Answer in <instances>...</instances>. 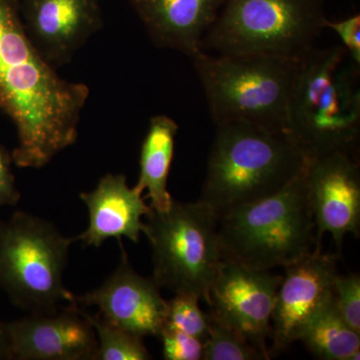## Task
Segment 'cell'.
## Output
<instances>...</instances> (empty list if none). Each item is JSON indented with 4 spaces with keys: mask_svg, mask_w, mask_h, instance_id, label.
<instances>
[{
    "mask_svg": "<svg viewBox=\"0 0 360 360\" xmlns=\"http://www.w3.org/2000/svg\"><path fill=\"white\" fill-rule=\"evenodd\" d=\"M89 89L63 79L26 32L18 0H0V108L13 120L21 168H41L70 148Z\"/></svg>",
    "mask_w": 360,
    "mask_h": 360,
    "instance_id": "1",
    "label": "cell"
},
{
    "mask_svg": "<svg viewBox=\"0 0 360 360\" xmlns=\"http://www.w3.org/2000/svg\"><path fill=\"white\" fill-rule=\"evenodd\" d=\"M217 127L200 200L219 217L278 193L309 167V153L285 132L243 122Z\"/></svg>",
    "mask_w": 360,
    "mask_h": 360,
    "instance_id": "2",
    "label": "cell"
},
{
    "mask_svg": "<svg viewBox=\"0 0 360 360\" xmlns=\"http://www.w3.org/2000/svg\"><path fill=\"white\" fill-rule=\"evenodd\" d=\"M359 65L342 45L312 49L297 61L288 105V134L310 158L359 156Z\"/></svg>",
    "mask_w": 360,
    "mask_h": 360,
    "instance_id": "3",
    "label": "cell"
},
{
    "mask_svg": "<svg viewBox=\"0 0 360 360\" xmlns=\"http://www.w3.org/2000/svg\"><path fill=\"white\" fill-rule=\"evenodd\" d=\"M219 240L224 259L257 269L285 267L309 255L317 239L307 170L278 193L220 215Z\"/></svg>",
    "mask_w": 360,
    "mask_h": 360,
    "instance_id": "4",
    "label": "cell"
},
{
    "mask_svg": "<svg viewBox=\"0 0 360 360\" xmlns=\"http://www.w3.org/2000/svg\"><path fill=\"white\" fill-rule=\"evenodd\" d=\"M193 60L215 124L243 122L288 134V105L298 60L203 51Z\"/></svg>",
    "mask_w": 360,
    "mask_h": 360,
    "instance_id": "5",
    "label": "cell"
},
{
    "mask_svg": "<svg viewBox=\"0 0 360 360\" xmlns=\"http://www.w3.org/2000/svg\"><path fill=\"white\" fill-rule=\"evenodd\" d=\"M322 0H225L201 51L300 60L326 27Z\"/></svg>",
    "mask_w": 360,
    "mask_h": 360,
    "instance_id": "6",
    "label": "cell"
},
{
    "mask_svg": "<svg viewBox=\"0 0 360 360\" xmlns=\"http://www.w3.org/2000/svg\"><path fill=\"white\" fill-rule=\"evenodd\" d=\"M146 219L144 234L153 248V281L175 295L195 296L208 303L210 286L224 259L219 214L200 200H174L165 212L151 208Z\"/></svg>",
    "mask_w": 360,
    "mask_h": 360,
    "instance_id": "7",
    "label": "cell"
},
{
    "mask_svg": "<svg viewBox=\"0 0 360 360\" xmlns=\"http://www.w3.org/2000/svg\"><path fill=\"white\" fill-rule=\"evenodd\" d=\"M73 243L75 238H66L46 220L14 213L0 224V286L32 314H49L60 303H75L63 283Z\"/></svg>",
    "mask_w": 360,
    "mask_h": 360,
    "instance_id": "8",
    "label": "cell"
},
{
    "mask_svg": "<svg viewBox=\"0 0 360 360\" xmlns=\"http://www.w3.org/2000/svg\"><path fill=\"white\" fill-rule=\"evenodd\" d=\"M283 277L222 259L208 295L210 314L243 336L267 359L272 314Z\"/></svg>",
    "mask_w": 360,
    "mask_h": 360,
    "instance_id": "9",
    "label": "cell"
},
{
    "mask_svg": "<svg viewBox=\"0 0 360 360\" xmlns=\"http://www.w3.org/2000/svg\"><path fill=\"white\" fill-rule=\"evenodd\" d=\"M335 255L315 248L309 255L288 265L277 291L271 319L269 357L300 340L303 331L333 302L338 269Z\"/></svg>",
    "mask_w": 360,
    "mask_h": 360,
    "instance_id": "10",
    "label": "cell"
},
{
    "mask_svg": "<svg viewBox=\"0 0 360 360\" xmlns=\"http://www.w3.org/2000/svg\"><path fill=\"white\" fill-rule=\"evenodd\" d=\"M307 189L315 229L316 248L330 233L338 250L347 233H360V168L359 156L333 153L310 158Z\"/></svg>",
    "mask_w": 360,
    "mask_h": 360,
    "instance_id": "11",
    "label": "cell"
},
{
    "mask_svg": "<svg viewBox=\"0 0 360 360\" xmlns=\"http://www.w3.org/2000/svg\"><path fill=\"white\" fill-rule=\"evenodd\" d=\"M11 359L94 360L96 331L77 303L6 323Z\"/></svg>",
    "mask_w": 360,
    "mask_h": 360,
    "instance_id": "12",
    "label": "cell"
},
{
    "mask_svg": "<svg viewBox=\"0 0 360 360\" xmlns=\"http://www.w3.org/2000/svg\"><path fill=\"white\" fill-rule=\"evenodd\" d=\"M122 252L115 271L96 290L75 295V303L97 307L104 319L142 338H158L165 323L167 300L153 277L137 274Z\"/></svg>",
    "mask_w": 360,
    "mask_h": 360,
    "instance_id": "13",
    "label": "cell"
},
{
    "mask_svg": "<svg viewBox=\"0 0 360 360\" xmlns=\"http://www.w3.org/2000/svg\"><path fill=\"white\" fill-rule=\"evenodd\" d=\"M30 39L51 65H63L101 27L98 0H22Z\"/></svg>",
    "mask_w": 360,
    "mask_h": 360,
    "instance_id": "14",
    "label": "cell"
},
{
    "mask_svg": "<svg viewBox=\"0 0 360 360\" xmlns=\"http://www.w3.org/2000/svg\"><path fill=\"white\" fill-rule=\"evenodd\" d=\"M80 200L89 210V226L75 241L94 248L110 238L139 243L146 231L143 219L151 208L136 187L129 186L124 175L106 174L94 191L80 193Z\"/></svg>",
    "mask_w": 360,
    "mask_h": 360,
    "instance_id": "15",
    "label": "cell"
},
{
    "mask_svg": "<svg viewBox=\"0 0 360 360\" xmlns=\"http://www.w3.org/2000/svg\"><path fill=\"white\" fill-rule=\"evenodd\" d=\"M225 0H131L134 11L158 46L193 58L219 16Z\"/></svg>",
    "mask_w": 360,
    "mask_h": 360,
    "instance_id": "16",
    "label": "cell"
},
{
    "mask_svg": "<svg viewBox=\"0 0 360 360\" xmlns=\"http://www.w3.org/2000/svg\"><path fill=\"white\" fill-rule=\"evenodd\" d=\"M179 125L167 115L153 116L142 143L139 160V177L136 187L141 193L148 191L150 206L165 212L174 198L167 191V180L174 153V141Z\"/></svg>",
    "mask_w": 360,
    "mask_h": 360,
    "instance_id": "17",
    "label": "cell"
},
{
    "mask_svg": "<svg viewBox=\"0 0 360 360\" xmlns=\"http://www.w3.org/2000/svg\"><path fill=\"white\" fill-rule=\"evenodd\" d=\"M359 335L341 317L333 298L328 307L303 331L300 340L316 359L359 360Z\"/></svg>",
    "mask_w": 360,
    "mask_h": 360,
    "instance_id": "18",
    "label": "cell"
},
{
    "mask_svg": "<svg viewBox=\"0 0 360 360\" xmlns=\"http://www.w3.org/2000/svg\"><path fill=\"white\" fill-rule=\"evenodd\" d=\"M82 311L96 331L97 348L94 360L153 359L141 336L118 328L101 314Z\"/></svg>",
    "mask_w": 360,
    "mask_h": 360,
    "instance_id": "19",
    "label": "cell"
},
{
    "mask_svg": "<svg viewBox=\"0 0 360 360\" xmlns=\"http://www.w3.org/2000/svg\"><path fill=\"white\" fill-rule=\"evenodd\" d=\"M210 316V328L203 341L205 360H262L267 359L257 347L243 336L215 319Z\"/></svg>",
    "mask_w": 360,
    "mask_h": 360,
    "instance_id": "20",
    "label": "cell"
},
{
    "mask_svg": "<svg viewBox=\"0 0 360 360\" xmlns=\"http://www.w3.org/2000/svg\"><path fill=\"white\" fill-rule=\"evenodd\" d=\"M200 300L188 295H175L167 300L162 329L180 331L203 342L210 328V316L200 309Z\"/></svg>",
    "mask_w": 360,
    "mask_h": 360,
    "instance_id": "21",
    "label": "cell"
},
{
    "mask_svg": "<svg viewBox=\"0 0 360 360\" xmlns=\"http://www.w3.org/2000/svg\"><path fill=\"white\" fill-rule=\"evenodd\" d=\"M333 302L348 326L360 333V276L336 274L333 284Z\"/></svg>",
    "mask_w": 360,
    "mask_h": 360,
    "instance_id": "22",
    "label": "cell"
},
{
    "mask_svg": "<svg viewBox=\"0 0 360 360\" xmlns=\"http://www.w3.org/2000/svg\"><path fill=\"white\" fill-rule=\"evenodd\" d=\"M158 338L162 341V354L165 359H202L203 342L198 338L167 328L161 330Z\"/></svg>",
    "mask_w": 360,
    "mask_h": 360,
    "instance_id": "23",
    "label": "cell"
},
{
    "mask_svg": "<svg viewBox=\"0 0 360 360\" xmlns=\"http://www.w3.org/2000/svg\"><path fill=\"white\" fill-rule=\"evenodd\" d=\"M326 28H330L340 37L342 46L347 49L352 60L360 66V15L355 14L347 20L336 21L326 20Z\"/></svg>",
    "mask_w": 360,
    "mask_h": 360,
    "instance_id": "24",
    "label": "cell"
},
{
    "mask_svg": "<svg viewBox=\"0 0 360 360\" xmlns=\"http://www.w3.org/2000/svg\"><path fill=\"white\" fill-rule=\"evenodd\" d=\"M13 161V156H9L6 149L0 146V208L15 205L20 200L11 169Z\"/></svg>",
    "mask_w": 360,
    "mask_h": 360,
    "instance_id": "25",
    "label": "cell"
},
{
    "mask_svg": "<svg viewBox=\"0 0 360 360\" xmlns=\"http://www.w3.org/2000/svg\"><path fill=\"white\" fill-rule=\"evenodd\" d=\"M1 359H11V352H9L6 323L0 321V360Z\"/></svg>",
    "mask_w": 360,
    "mask_h": 360,
    "instance_id": "26",
    "label": "cell"
}]
</instances>
